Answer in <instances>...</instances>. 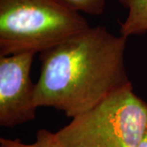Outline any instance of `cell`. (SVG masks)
I'll list each match as a JSON object with an SVG mask.
<instances>
[{"label": "cell", "instance_id": "obj_1", "mask_svg": "<svg viewBox=\"0 0 147 147\" xmlns=\"http://www.w3.org/2000/svg\"><path fill=\"white\" fill-rule=\"evenodd\" d=\"M127 41L96 26L42 52L37 107H52L73 119L131 84L124 61Z\"/></svg>", "mask_w": 147, "mask_h": 147}, {"label": "cell", "instance_id": "obj_2", "mask_svg": "<svg viewBox=\"0 0 147 147\" xmlns=\"http://www.w3.org/2000/svg\"><path fill=\"white\" fill-rule=\"evenodd\" d=\"M89 27L62 0H0V56L41 53Z\"/></svg>", "mask_w": 147, "mask_h": 147}, {"label": "cell", "instance_id": "obj_3", "mask_svg": "<svg viewBox=\"0 0 147 147\" xmlns=\"http://www.w3.org/2000/svg\"><path fill=\"white\" fill-rule=\"evenodd\" d=\"M146 132L147 102L130 84L55 133L65 147H137Z\"/></svg>", "mask_w": 147, "mask_h": 147}, {"label": "cell", "instance_id": "obj_4", "mask_svg": "<svg viewBox=\"0 0 147 147\" xmlns=\"http://www.w3.org/2000/svg\"><path fill=\"white\" fill-rule=\"evenodd\" d=\"M35 53L0 56V126L14 127L35 119V84L30 70Z\"/></svg>", "mask_w": 147, "mask_h": 147}, {"label": "cell", "instance_id": "obj_5", "mask_svg": "<svg viewBox=\"0 0 147 147\" xmlns=\"http://www.w3.org/2000/svg\"><path fill=\"white\" fill-rule=\"evenodd\" d=\"M127 10L125 20L120 24L119 34L128 38L147 32V0H118Z\"/></svg>", "mask_w": 147, "mask_h": 147}, {"label": "cell", "instance_id": "obj_6", "mask_svg": "<svg viewBox=\"0 0 147 147\" xmlns=\"http://www.w3.org/2000/svg\"><path fill=\"white\" fill-rule=\"evenodd\" d=\"M0 147H65L60 142L55 132L41 128L36 133V139L32 143L22 142L20 139L0 138Z\"/></svg>", "mask_w": 147, "mask_h": 147}, {"label": "cell", "instance_id": "obj_7", "mask_svg": "<svg viewBox=\"0 0 147 147\" xmlns=\"http://www.w3.org/2000/svg\"><path fill=\"white\" fill-rule=\"evenodd\" d=\"M79 12L91 16L101 15L105 10L106 0H62Z\"/></svg>", "mask_w": 147, "mask_h": 147}, {"label": "cell", "instance_id": "obj_8", "mask_svg": "<svg viewBox=\"0 0 147 147\" xmlns=\"http://www.w3.org/2000/svg\"><path fill=\"white\" fill-rule=\"evenodd\" d=\"M137 147H147V132L146 133L144 138L142 139V141L140 142V144L138 145Z\"/></svg>", "mask_w": 147, "mask_h": 147}]
</instances>
